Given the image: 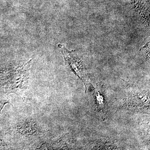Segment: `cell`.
<instances>
[{
	"label": "cell",
	"mask_w": 150,
	"mask_h": 150,
	"mask_svg": "<svg viewBox=\"0 0 150 150\" xmlns=\"http://www.w3.org/2000/svg\"><path fill=\"white\" fill-rule=\"evenodd\" d=\"M93 96L96 104V110L101 118H105L107 113L108 106L105 97L100 93L98 88L94 91Z\"/></svg>",
	"instance_id": "cell-5"
},
{
	"label": "cell",
	"mask_w": 150,
	"mask_h": 150,
	"mask_svg": "<svg viewBox=\"0 0 150 150\" xmlns=\"http://www.w3.org/2000/svg\"><path fill=\"white\" fill-rule=\"evenodd\" d=\"M125 105L127 107L134 109H148L149 108V98L145 93L134 94L128 98Z\"/></svg>",
	"instance_id": "cell-3"
},
{
	"label": "cell",
	"mask_w": 150,
	"mask_h": 150,
	"mask_svg": "<svg viewBox=\"0 0 150 150\" xmlns=\"http://www.w3.org/2000/svg\"><path fill=\"white\" fill-rule=\"evenodd\" d=\"M17 131L22 136L28 137L38 134L39 127L35 121L31 119H26L21 121L17 126Z\"/></svg>",
	"instance_id": "cell-4"
},
{
	"label": "cell",
	"mask_w": 150,
	"mask_h": 150,
	"mask_svg": "<svg viewBox=\"0 0 150 150\" xmlns=\"http://www.w3.org/2000/svg\"><path fill=\"white\" fill-rule=\"evenodd\" d=\"M31 60L10 66L0 75V86L10 93H18L27 89Z\"/></svg>",
	"instance_id": "cell-1"
},
{
	"label": "cell",
	"mask_w": 150,
	"mask_h": 150,
	"mask_svg": "<svg viewBox=\"0 0 150 150\" xmlns=\"http://www.w3.org/2000/svg\"><path fill=\"white\" fill-rule=\"evenodd\" d=\"M59 46L62 50L66 64L68 67L75 75L82 81L86 88L83 68L81 62L73 54V51H69L62 45H59Z\"/></svg>",
	"instance_id": "cell-2"
},
{
	"label": "cell",
	"mask_w": 150,
	"mask_h": 150,
	"mask_svg": "<svg viewBox=\"0 0 150 150\" xmlns=\"http://www.w3.org/2000/svg\"><path fill=\"white\" fill-rule=\"evenodd\" d=\"M7 100H4L0 99V114H1V111L4 108V106H5V104L8 103Z\"/></svg>",
	"instance_id": "cell-6"
}]
</instances>
